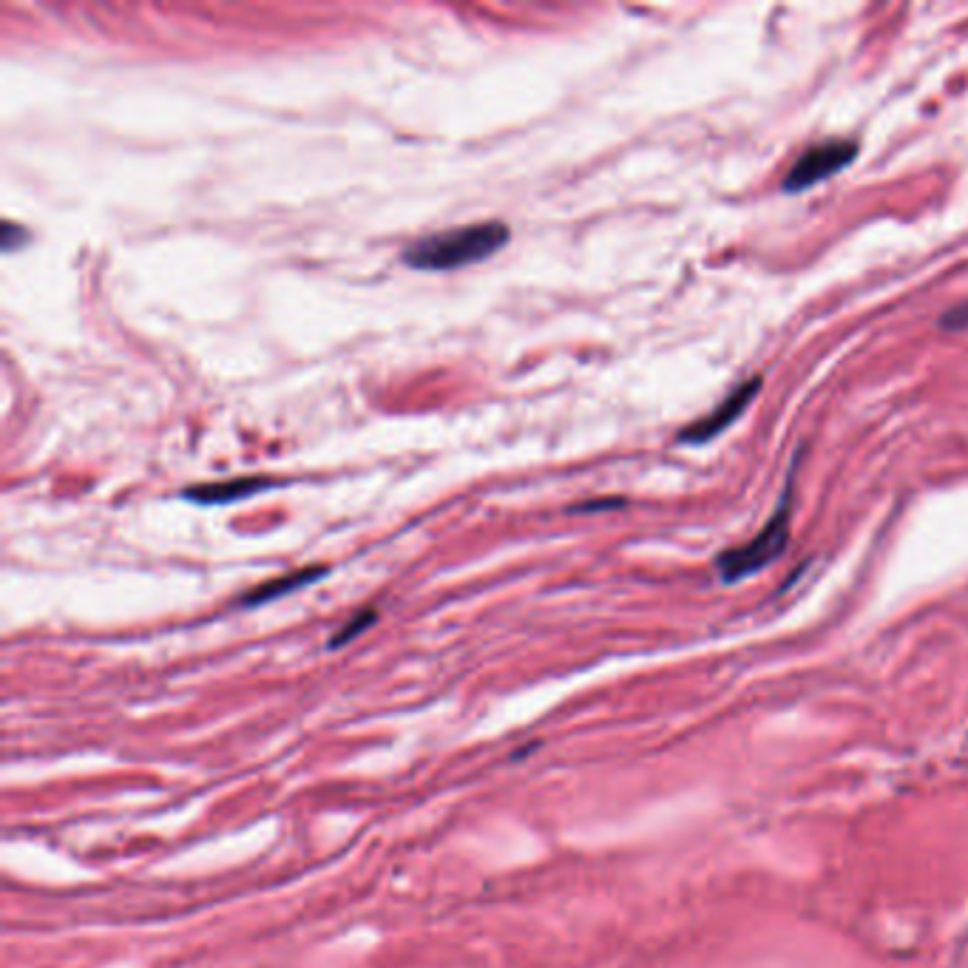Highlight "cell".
<instances>
[{"mask_svg": "<svg viewBox=\"0 0 968 968\" xmlns=\"http://www.w3.org/2000/svg\"><path fill=\"white\" fill-rule=\"evenodd\" d=\"M509 239L511 230L506 222H500V219L475 222V225L432 233V236H423L418 242L406 245L404 262L412 270H432V273L458 270V267L494 256L500 247L509 245Z\"/></svg>", "mask_w": 968, "mask_h": 968, "instance_id": "6da1fadb", "label": "cell"}, {"mask_svg": "<svg viewBox=\"0 0 968 968\" xmlns=\"http://www.w3.org/2000/svg\"><path fill=\"white\" fill-rule=\"evenodd\" d=\"M790 511L792 489H787V494L781 497V506L767 520V526L761 528L756 537H750L744 546L730 548L719 557V574L724 582L747 580L781 557V551L787 548V540H790Z\"/></svg>", "mask_w": 968, "mask_h": 968, "instance_id": "7a4b0ae2", "label": "cell"}, {"mask_svg": "<svg viewBox=\"0 0 968 968\" xmlns=\"http://www.w3.org/2000/svg\"><path fill=\"white\" fill-rule=\"evenodd\" d=\"M858 154V142L855 140H824L818 145L807 148L801 157L795 159V165L790 168V174L784 176V188L790 194L807 191L812 185H818L821 179H829L838 171H844L846 165Z\"/></svg>", "mask_w": 968, "mask_h": 968, "instance_id": "3957f363", "label": "cell"}, {"mask_svg": "<svg viewBox=\"0 0 968 968\" xmlns=\"http://www.w3.org/2000/svg\"><path fill=\"white\" fill-rule=\"evenodd\" d=\"M758 389H761V378H750V381L739 384V387L733 389V392H730V395H727L722 404L716 406L710 415H704V418H699L696 423L685 426V429L679 432V440H682V443H704V440H713L716 435H722L724 429H727L730 423L739 421L741 415H744V409L753 404V398L758 395Z\"/></svg>", "mask_w": 968, "mask_h": 968, "instance_id": "277c9868", "label": "cell"}, {"mask_svg": "<svg viewBox=\"0 0 968 968\" xmlns=\"http://www.w3.org/2000/svg\"><path fill=\"white\" fill-rule=\"evenodd\" d=\"M273 486H276V480H270V477H236V480L191 486V489L182 492V497L191 500V503H202V506H222V503L245 500L250 494H259L264 489H273Z\"/></svg>", "mask_w": 968, "mask_h": 968, "instance_id": "5b68a950", "label": "cell"}, {"mask_svg": "<svg viewBox=\"0 0 968 968\" xmlns=\"http://www.w3.org/2000/svg\"><path fill=\"white\" fill-rule=\"evenodd\" d=\"M324 574H327V568H324V565H310V568L296 571V574H287V577H279V580L262 582L259 588H253L250 594L242 597V605H264V602H270V599H279L284 597V594H290V591H296V588L310 585V582L318 580V577H324Z\"/></svg>", "mask_w": 968, "mask_h": 968, "instance_id": "8992f818", "label": "cell"}, {"mask_svg": "<svg viewBox=\"0 0 968 968\" xmlns=\"http://www.w3.org/2000/svg\"><path fill=\"white\" fill-rule=\"evenodd\" d=\"M375 619H378L375 608L358 611V614L352 616L350 622H347V625H344L341 631H335V636L330 639V648H341V645H347V642H350V639H355V636L361 634V631H367V628H370Z\"/></svg>", "mask_w": 968, "mask_h": 968, "instance_id": "52a82bcc", "label": "cell"}, {"mask_svg": "<svg viewBox=\"0 0 968 968\" xmlns=\"http://www.w3.org/2000/svg\"><path fill=\"white\" fill-rule=\"evenodd\" d=\"M29 236H26V230L20 228V225H15V222H6L3 225V250H18V245L20 242H26Z\"/></svg>", "mask_w": 968, "mask_h": 968, "instance_id": "ba28073f", "label": "cell"}, {"mask_svg": "<svg viewBox=\"0 0 968 968\" xmlns=\"http://www.w3.org/2000/svg\"><path fill=\"white\" fill-rule=\"evenodd\" d=\"M940 324L949 327V330H963V327H968V304H957L954 310H949L946 316L940 318Z\"/></svg>", "mask_w": 968, "mask_h": 968, "instance_id": "9c48e42d", "label": "cell"}, {"mask_svg": "<svg viewBox=\"0 0 968 968\" xmlns=\"http://www.w3.org/2000/svg\"><path fill=\"white\" fill-rule=\"evenodd\" d=\"M614 506H622V500H602V503H582V506H574L571 511H599V509H614Z\"/></svg>", "mask_w": 968, "mask_h": 968, "instance_id": "30bf717a", "label": "cell"}]
</instances>
